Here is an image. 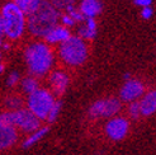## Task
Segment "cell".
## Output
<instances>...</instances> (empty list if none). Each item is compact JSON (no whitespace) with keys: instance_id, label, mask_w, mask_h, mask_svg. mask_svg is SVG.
<instances>
[{"instance_id":"cell-1","label":"cell","mask_w":156,"mask_h":155,"mask_svg":"<svg viewBox=\"0 0 156 155\" xmlns=\"http://www.w3.org/2000/svg\"><path fill=\"white\" fill-rule=\"evenodd\" d=\"M24 60L29 75L43 78L53 69L55 52L44 41H34L24 50Z\"/></svg>"},{"instance_id":"cell-2","label":"cell","mask_w":156,"mask_h":155,"mask_svg":"<svg viewBox=\"0 0 156 155\" xmlns=\"http://www.w3.org/2000/svg\"><path fill=\"white\" fill-rule=\"evenodd\" d=\"M60 14V10H57L48 0H42L38 9L27 17L28 32L37 38H43L51 28L58 24Z\"/></svg>"},{"instance_id":"cell-3","label":"cell","mask_w":156,"mask_h":155,"mask_svg":"<svg viewBox=\"0 0 156 155\" xmlns=\"http://www.w3.org/2000/svg\"><path fill=\"white\" fill-rule=\"evenodd\" d=\"M0 15L3 19L4 36L8 40L17 41L22 38L27 31V15L14 4V2L4 4Z\"/></svg>"},{"instance_id":"cell-4","label":"cell","mask_w":156,"mask_h":155,"mask_svg":"<svg viewBox=\"0 0 156 155\" xmlns=\"http://www.w3.org/2000/svg\"><path fill=\"white\" fill-rule=\"evenodd\" d=\"M88 56V43L77 34H71L65 42L58 45V57L67 66H81L87 63Z\"/></svg>"},{"instance_id":"cell-5","label":"cell","mask_w":156,"mask_h":155,"mask_svg":"<svg viewBox=\"0 0 156 155\" xmlns=\"http://www.w3.org/2000/svg\"><path fill=\"white\" fill-rule=\"evenodd\" d=\"M56 100L55 94L47 88H37L34 92L29 93L26 100V108L32 112L41 121L46 120L52 104Z\"/></svg>"},{"instance_id":"cell-6","label":"cell","mask_w":156,"mask_h":155,"mask_svg":"<svg viewBox=\"0 0 156 155\" xmlns=\"http://www.w3.org/2000/svg\"><path fill=\"white\" fill-rule=\"evenodd\" d=\"M122 110L121 99L114 97H108L98 99L93 103L88 111L89 117L93 120L97 118H111L113 116H117Z\"/></svg>"},{"instance_id":"cell-7","label":"cell","mask_w":156,"mask_h":155,"mask_svg":"<svg viewBox=\"0 0 156 155\" xmlns=\"http://www.w3.org/2000/svg\"><path fill=\"white\" fill-rule=\"evenodd\" d=\"M13 126L18 131L23 134H30L36 131L37 128L41 127V120L36 117V116L27 108H19V110L14 111V120Z\"/></svg>"},{"instance_id":"cell-8","label":"cell","mask_w":156,"mask_h":155,"mask_svg":"<svg viewBox=\"0 0 156 155\" xmlns=\"http://www.w3.org/2000/svg\"><path fill=\"white\" fill-rule=\"evenodd\" d=\"M105 135L112 141H121L126 137L129 132V121L122 116H113L108 118L104 126Z\"/></svg>"},{"instance_id":"cell-9","label":"cell","mask_w":156,"mask_h":155,"mask_svg":"<svg viewBox=\"0 0 156 155\" xmlns=\"http://www.w3.org/2000/svg\"><path fill=\"white\" fill-rule=\"evenodd\" d=\"M146 92L145 84L140 80L131 78L128 80H124V84L122 85V88L119 90V99L121 102H135L144 96V93Z\"/></svg>"},{"instance_id":"cell-10","label":"cell","mask_w":156,"mask_h":155,"mask_svg":"<svg viewBox=\"0 0 156 155\" xmlns=\"http://www.w3.org/2000/svg\"><path fill=\"white\" fill-rule=\"evenodd\" d=\"M50 90L55 96H61L70 85V76L64 70H51L48 73Z\"/></svg>"},{"instance_id":"cell-11","label":"cell","mask_w":156,"mask_h":155,"mask_svg":"<svg viewBox=\"0 0 156 155\" xmlns=\"http://www.w3.org/2000/svg\"><path fill=\"white\" fill-rule=\"evenodd\" d=\"M19 139V131L14 126L0 122V151L10 149L17 144Z\"/></svg>"},{"instance_id":"cell-12","label":"cell","mask_w":156,"mask_h":155,"mask_svg":"<svg viewBox=\"0 0 156 155\" xmlns=\"http://www.w3.org/2000/svg\"><path fill=\"white\" fill-rule=\"evenodd\" d=\"M70 36H71V31H70V28H66V27L61 26V24H56L44 34L43 41L50 46L60 45L62 42H65Z\"/></svg>"},{"instance_id":"cell-13","label":"cell","mask_w":156,"mask_h":155,"mask_svg":"<svg viewBox=\"0 0 156 155\" xmlns=\"http://www.w3.org/2000/svg\"><path fill=\"white\" fill-rule=\"evenodd\" d=\"M140 112H141V117H150L156 112V92L146 90L144 96L138 99Z\"/></svg>"},{"instance_id":"cell-14","label":"cell","mask_w":156,"mask_h":155,"mask_svg":"<svg viewBox=\"0 0 156 155\" xmlns=\"http://www.w3.org/2000/svg\"><path fill=\"white\" fill-rule=\"evenodd\" d=\"M98 33V24L95 18H85L84 22L77 27V36L84 41H93Z\"/></svg>"},{"instance_id":"cell-15","label":"cell","mask_w":156,"mask_h":155,"mask_svg":"<svg viewBox=\"0 0 156 155\" xmlns=\"http://www.w3.org/2000/svg\"><path fill=\"white\" fill-rule=\"evenodd\" d=\"M77 8L85 18H95L102 13L103 4L100 0H81Z\"/></svg>"},{"instance_id":"cell-16","label":"cell","mask_w":156,"mask_h":155,"mask_svg":"<svg viewBox=\"0 0 156 155\" xmlns=\"http://www.w3.org/2000/svg\"><path fill=\"white\" fill-rule=\"evenodd\" d=\"M47 134H48V127L47 126H41L40 128L33 131V132L28 134V136L24 139V141H23L22 146L24 149H28V148H30V146L36 145L38 141H41Z\"/></svg>"},{"instance_id":"cell-17","label":"cell","mask_w":156,"mask_h":155,"mask_svg":"<svg viewBox=\"0 0 156 155\" xmlns=\"http://www.w3.org/2000/svg\"><path fill=\"white\" fill-rule=\"evenodd\" d=\"M13 2L28 17L29 14H32L33 12H36L38 9V6L41 5L42 0H13Z\"/></svg>"},{"instance_id":"cell-18","label":"cell","mask_w":156,"mask_h":155,"mask_svg":"<svg viewBox=\"0 0 156 155\" xmlns=\"http://www.w3.org/2000/svg\"><path fill=\"white\" fill-rule=\"evenodd\" d=\"M20 88L28 96L29 93H32L37 88H40V84H38V78H36L33 75H28L26 78H23V79H20Z\"/></svg>"},{"instance_id":"cell-19","label":"cell","mask_w":156,"mask_h":155,"mask_svg":"<svg viewBox=\"0 0 156 155\" xmlns=\"http://www.w3.org/2000/svg\"><path fill=\"white\" fill-rule=\"evenodd\" d=\"M61 110H62V102H61L60 99H56V100H55V103L52 104V107H51V110H50V112L47 114V117H46V121H47L48 123L55 122V121L57 120L58 116H60Z\"/></svg>"},{"instance_id":"cell-20","label":"cell","mask_w":156,"mask_h":155,"mask_svg":"<svg viewBox=\"0 0 156 155\" xmlns=\"http://www.w3.org/2000/svg\"><path fill=\"white\" fill-rule=\"evenodd\" d=\"M24 104V100L23 98L18 97V96H10L5 99V107L6 110H10V111H15V110H19V108L23 107Z\"/></svg>"},{"instance_id":"cell-21","label":"cell","mask_w":156,"mask_h":155,"mask_svg":"<svg viewBox=\"0 0 156 155\" xmlns=\"http://www.w3.org/2000/svg\"><path fill=\"white\" fill-rule=\"evenodd\" d=\"M65 12H66V13L70 15V17H71V18L75 20L76 24H77V23H83L84 19H85V17L83 15V13L79 10V8H77L75 4L66 6V8H65Z\"/></svg>"},{"instance_id":"cell-22","label":"cell","mask_w":156,"mask_h":155,"mask_svg":"<svg viewBox=\"0 0 156 155\" xmlns=\"http://www.w3.org/2000/svg\"><path fill=\"white\" fill-rule=\"evenodd\" d=\"M128 116L132 120H138L141 117V112H140V106H138V100H135V102H129L128 103Z\"/></svg>"},{"instance_id":"cell-23","label":"cell","mask_w":156,"mask_h":155,"mask_svg":"<svg viewBox=\"0 0 156 155\" xmlns=\"http://www.w3.org/2000/svg\"><path fill=\"white\" fill-rule=\"evenodd\" d=\"M13 120H14V111L6 110V111L0 112V122L2 123L13 126Z\"/></svg>"},{"instance_id":"cell-24","label":"cell","mask_w":156,"mask_h":155,"mask_svg":"<svg viewBox=\"0 0 156 155\" xmlns=\"http://www.w3.org/2000/svg\"><path fill=\"white\" fill-rule=\"evenodd\" d=\"M48 2L56 8L57 10H65V8L69 5L75 4L76 0H48Z\"/></svg>"},{"instance_id":"cell-25","label":"cell","mask_w":156,"mask_h":155,"mask_svg":"<svg viewBox=\"0 0 156 155\" xmlns=\"http://www.w3.org/2000/svg\"><path fill=\"white\" fill-rule=\"evenodd\" d=\"M58 22H61V26H64L66 28H73L76 26V23L75 20L70 17V15L67 13H64V14H60V19Z\"/></svg>"},{"instance_id":"cell-26","label":"cell","mask_w":156,"mask_h":155,"mask_svg":"<svg viewBox=\"0 0 156 155\" xmlns=\"http://www.w3.org/2000/svg\"><path fill=\"white\" fill-rule=\"evenodd\" d=\"M20 81V74L18 71H12L6 78V85L8 87H15L17 84H19Z\"/></svg>"},{"instance_id":"cell-27","label":"cell","mask_w":156,"mask_h":155,"mask_svg":"<svg viewBox=\"0 0 156 155\" xmlns=\"http://www.w3.org/2000/svg\"><path fill=\"white\" fill-rule=\"evenodd\" d=\"M154 17V8L150 6H144L141 8V18L145 20H150Z\"/></svg>"},{"instance_id":"cell-28","label":"cell","mask_w":156,"mask_h":155,"mask_svg":"<svg viewBox=\"0 0 156 155\" xmlns=\"http://www.w3.org/2000/svg\"><path fill=\"white\" fill-rule=\"evenodd\" d=\"M135 4L140 8H144V6H150L152 5V0H133Z\"/></svg>"},{"instance_id":"cell-29","label":"cell","mask_w":156,"mask_h":155,"mask_svg":"<svg viewBox=\"0 0 156 155\" xmlns=\"http://www.w3.org/2000/svg\"><path fill=\"white\" fill-rule=\"evenodd\" d=\"M0 37H4V27H3V19H2V15H0Z\"/></svg>"},{"instance_id":"cell-30","label":"cell","mask_w":156,"mask_h":155,"mask_svg":"<svg viewBox=\"0 0 156 155\" xmlns=\"http://www.w3.org/2000/svg\"><path fill=\"white\" fill-rule=\"evenodd\" d=\"M2 49H3V50H5V51H6V50H9V49H10V45L4 42V43H3V46H2Z\"/></svg>"},{"instance_id":"cell-31","label":"cell","mask_w":156,"mask_h":155,"mask_svg":"<svg viewBox=\"0 0 156 155\" xmlns=\"http://www.w3.org/2000/svg\"><path fill=\"white\" fill-rule=\"evenodd\" d=\"M131 78H132V75H131L129 73H126V74L123 75V79H124V80H128V79H131Z\"/></svg>"},{"instance_id":"cell-32","label":"cell","mask_w":156,"mask_h":155,"mask_svg":"<svg viewBox=\"0 0 156 155\" xmlns=\"http://www.w3.org/2000/svg\"><path fill=\"white\" fill-rule=\"evenodd\" d=\"M4 70H5V66H4V64L2 63V61H0V74H3Z\"/></svg>"},{"instance_id":"cell-33","label":"cell","mask_w":156,"mask_h":155,"mask_svg":"<svg viewBox=\"0 0 156 155\" xmlns=\"http://www.w3.org/2000/svg\"><path fill=\"white\" fill-rule=\"evenodd\" d=\"M3 43H4V41H3V38L0 37V50H2V46H3Z\"/></svg>"}]
</instances>
